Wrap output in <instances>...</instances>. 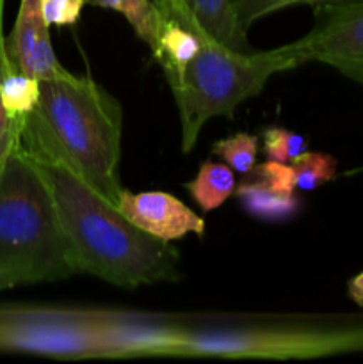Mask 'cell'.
<instances>
[{"mask_svg":"<svg viewBox=\"0 0 363 364\" xmlns=\"http://www.w3.org/2000/svg\"><path fill=\"white\" fill-rule=\"evenodd\" d=\"M80 272L45 178L16 146L0 173V290Z\"/></svg>","mask_w":363,"mask_h":364,"instance_id":"277c9868","label":"cell"},{"mask_svg":"<svg viewBox=\"0 0 363 364\" xmlns=\"http://www.w3.org/2000/svg\"><path fill=\"white\" fill-rule=\"evenodd\" d=\"M4 2H6V0H0V85H2L4 75H6L7 71H9V68L13 66L9 55H7L6 36H4ZM21 121L23 119H14V117H11L9 114H7L2 102V89H0V173H2L9 155L18 146V135H20Z\"/></svg>","mask_w":363,"mask_h":364,"instance_id":"e0dca14e","label":"cell"},{"mask_svg":"<svg viewBox=\"0 0 363 364\" xmlns=\"http://www.w3.org/2000/svg\"><path fill=\"white\" fill-rule=\"evenodd\" d=\"M363 352V316L244 318L164 315L146 358L313 359Z\"/></svg>","mask_w":363,"mask_h":364,"instance_id":"3957f363","label":"cell"},{"mask_svg":"<svg viewBox=\"0 0 363 364\" xmlns=\"http://www.w3.org/2000/svg\"><path fill=\"white\" fill-rule=\"evenodd\" d=\"M185 188L203 212H214L235 192L233 169L226 164L205 160L194 180L187 181Z\"/></svg>","mask_w":363,"mask_h":364,"instance_id":"7c38bea8","label":"cell"},{"mask_svg":"<svg viewBox=\"0 0 363 364\" xmlns=\"http://www.w3.org/2000/svg\"><path fill=\"white\" fill-rule=\"evenodd\" d=\"M313 27L298 39L306 63L317 60L363 84V0L315 6Z\"/></svg>","mask_w":363,"mask_h":364,"instance_id":"52a82bcc","label":"cell"},{"mask_svg":"<svg viewBox=\"0 0 363 364\" xmlns=\"http://www.w3.org/2000/svg\"><path fill=\"white\" fill-rule=\"evenodd\" d=\"M184 2L199 25L217 41L235 52H253L251 45L248 43V32L242 31L235 18L231 0H184Z\"/></svg>","mask_w":363,"mask_h":364,"instance_id":"30bf717a","label":"cell"},{"mask_svg":"<svg viewBox=\"0 0 363 364\" xmlns=\"http://www.w3.org/2000/svg\"><path fill=\"white\" fill-rule=\"evenodd\" d=\"M117 208L139 230L160 240H178L189 233L203 237L205 233V220L167 192H130L123 188Z\"/></svg>","mask_w":363,"mask_h":364,"instance_id":"ba28073f","label":"cell"},{"mask_svg":"<svg viewBox=\"0 0 363 364\" xmlns=\"http://www.w3.org/2000/svg\"><path fill=\"white\" fill-rule=\"evenodd\" d=\"M246 176L265 181L270 187L278 188V191L285 192V194H294L295 191V178L290 164L267 160V162L253 167L251 173H248Z\"/></svg>","mask_w":363,"mask_h":364,"instance_id":"ffe728a7","label":"cell"},{"mask_svg":"<svg viewBox=\"0 0 363 364\" xmlns=\"http://www.w3.org/2000/svg\"><path fill=\"white\" fill-rule=\"evenodd\" d=\"M2 102L7 114L14 119H23L39 100V80L11 66L2 78Z\"/></svg>","mask_w":363,"mask_h":364,"instance_id":"5bb4252c","label":"cell"},{"mask_svg":"<svg viewBox=\"0 0 363 364\" xmlns=\"http://www.w3.org/2000/svg\"><path fill=\"white\" fill-rule=\"evenodd\" d=\"M31 159L52 192L82 272L121 288L180 279V255L169 242L139 230L116 205L59 160Z\"/></svg>","mask_w":363,"mask_h":364,"instance_id":"7a4b0ae2","label":"cell"},{"mask_svg":"<svg viewBox=\"0 0 363 364\" xmlns=\"http://www.w3.org/2000/svg\"><path fill=\"white\" fill-rule=\"evenodd\" d=\"M260 151V139L248 132H237L226 139L214 142L212 155L219 156L226 166L241 174L251 173L256 166V156Z\"/></svg>","mask_w":363,"mask_h":364,"instance_id":"9a60e30c","label":"cell"},{"mask_svg":"<svg viewBox=\"0 0 363 364\" xmlns=\"http://www.w3.org/2000/svg\"><path fill=\"white\" fill-rule=\"evenodd\" d=\"M85 4L120 13L130 23L137 38L142 39L149 50L155 48L164 14L153 0H85Z\"/></svg>","mask_w":363,"mask_h":364,"instance_id":"4fadbf2b","label":"cell"},{"mask_svg":"<svg viewBox=\"0 0 363 364\" xmlns=\"http://www.w3.org/2000/svg\"><path fill=\"white\" fill-rule=\"evenodd\" d=\"M85 0H41V16L48 27L77 23Z\"/></svg>","mask_w":363,"mask_h":364,"instance_id":"44dd1931","label":"cell"},{"mask_svg":"<svg viewBox=\"0 0 363 364\" xmlns=\"http://www.w3.org/2000/svg\"><path fill=\"white\" fill-rule=\"evenodd\" d=\"M347 291H349V297L363 308V272L358 274V276L352 277L347 284Z\"/></svg>","mask_w":363,"mask_h":364,"instance_id":"7402d4cb","label":"cell"},{"mask_svg":"<svg viewBox=\"0 0 363 364\" xmlns=\"http://www.w3.org/2000/svg\"><path fill=\"white\" fill-rule=\"evenodd\" d=\"M199 36V52L184 75L169 85L180 114L182 151L196 146L199 132L212 117H233L235 109L258 95L273 75L306 64L299 41L273 50L242 53L217 41L192 16Z\"/></svg>","mask_w":363,"mask_h":364,"instance_id":"5b68a950","label":"cell"},{"mask_svg":"<svg viewBox=\"0 0 363 364\" xmlns=\"http://www.w3.org/2000/svg\"><path fill=\"white\" fill-rule=\"evenodd\" d=\"M153 4H155V6L160 9V13L166 16V14L173 13L178 6H182V4L185 2L184 0H153Z\"/></svg>","mask_w":363,"mask_h":364,"instance_id":"603a6c76","label":"cell"},{"mask_svg":"<svg viewBox=\"0 0 363 364\" xmlns=\"http://www.w3.org/2000/svg\"><path fill=\"white\" fill-rule=\"evenodd\" d=\"M327 2H347V0H231V7H233L235 18H237L242 31L248 32L253 27V23H256L260 18L267 16L274 11L285 9L288 6H294V4L319 6V4Z\"/></svg>","mask_w":363,"mask_h":364,"instance_id":"d6986e66","label":"cell"},{"mask_svg":"<svg viewBox=\"0 0 363 364\" xmlns=\"http://www.w3.org/2000/svg\"><path fill=\"white\" fill-rule=\"evenodd\" d=\"M262 151L265 153L267 159L276 160V162L290 164L299 155L308 151V141L302 135L281 127L265 128L262 132Z\"/></svg>","mask_w":363,"mask_h":364,"instance_id":"ac0fdd59","label":"cell"},{"mask_svg":"<svg viewBox=\"0 0 363 364\" xmlns=\"http://www.w3.org/2000/svg\"><path fill=\"white\" fill-rule=\"evenodd\" d=\"M233 194L249 215L265 223L292 219L301 206V201L294 194H285L265 181L249 176L244 178Z\"/></svg>","mask_w":363,"mask_h":364,"instance_id":"9c48e42d","label":"cell"},{"mask_svg":"<svg viewBox=\"0 0 363 364\" xmlns=\"http://www.w3.org/2000/svg\"><path fill=\"white\" fill-rule=\"evenodd\" d=\"M290 166L299 191H315L337 176V160L322 151H305Z\"/></svg>","mask_w":363,"mask_h":364,"instance_id":"2e32d148","label":"cell"},{"mask_svg":"<svg viewBox=\"0 0 363 364\" xmlns=\"http://www.w3.org/2000/svg\"><path fill=\"white\" fill-rule=\"evenodd\" d=\"M148 313L0 306V352L56 359L134 358Z\"/></svg>","mask_w":363,"mask_h":364,"instance_id":"8992f818","label":"cell"},{"mask_svg":"<svg viewBox=\"0 0 363 364\" xmlns=\"http://www.w3.org/2000/svg\"><path fill=\"white\" fill-rule=\"evenodd\" d=\"M46 28L50 27L41 16V0H21L13 31L6 38L7 55L18 71L28 75L36 45Z\"/></svg>","mask_w":363,"mask_h":364,"instance_id":"8fae6325","label":"cell"},{"mask_svg":"<svg viewBox=\"0 0 363 364\" xmlns=\"http://www.w3.org/2000/svg\"><path fill=\"white\" fill-rule=\"evenodd\" d=\"M123 109L88 75L39 80L38 105L23 117L18 148L59 160L117 206Z\"/></svg>","mask_w":363,"mask_h":364,"instance_id":"6da1fadb","label":"cell"}]
</instances>
